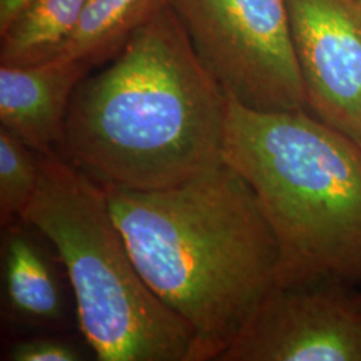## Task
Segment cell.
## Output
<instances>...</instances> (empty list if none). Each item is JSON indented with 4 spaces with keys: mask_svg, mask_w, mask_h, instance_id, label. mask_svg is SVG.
<instances>
[{
    "mask_svg": "<svg viewBox=\"0 0 361 361\" xmlns=\"http://www.w3.org/2000/svg\"><path fill=\"white\" fill-rule=\"evenodd\" d=\"M104 188L146 284L193 329L192 361H221L277 286L279 244L253 189L225 159L171 188Z\"/></svg>",
    "mask_w": 361,
    "mask_h": 361,
    "instance_id": "cell-1",
    "label": "cell"
},
{
    "mask_svg": "<svg viewBox=\"0 0 361 361\" xmlns=\"http://www.w3.org/2000/svg\"><path fill=\"white\" fill-rule=\"evenodd\" d=\"M228 95L168 3L78 85L62 157L102 186L157 190L224 161Z\"/></svg>",
    "mask_w": 361,
    "mask_h": 361,
    "instance_id": "cell-2",
    "label": "cell"
},
{
    "mask_svg": "<svg viewBox=\"0 0 361 361\" xmlns=\"http://www.w3.org/2000/svg\"><path fill=\"white\" fill-rule=\"evenodd\" d=\"M224 159L271 224L279 286L360 284V143L308 110L261 111L228 97Z\"/></svg>",
    "mask_w": 361,
    "mask_h": 361,
    "instance_id": "cell-3",
    "label": "cell"
},
{
    "mask_svg": "<svg viewBox=\"0 0 361 361\" xmlns=\"http://www.w3.org/2000/svg\"><path fill=\"white\" fill-rule=\"evenodd\" d=\"M22 221L56 250L98 360L192 361L193 329L146 284L101 183L62 155H40L38 189Z\"/></svg>",
    "mask_w": 361,
    "mask_h": 361,
    "instance_id": "cell-4",
    "label": "cell"
},
{
    "mask_svg": "<svg viewBox=\"0 0 361 361\" xmlns=\"http://www.w3.org/2000/svg\"><path fill=\"white\" fill-rule=\"evenodd\" d=\"M207 71L261 111L308 110L285 0H166Z\"/></svg>",
    "mask_w": 361,
    "mask_h": 361,
    "instance_id": "cell-5",
    "label": "cell"
},
{
    "mask_svg": "<svg viewBox=\"0 0 361 361\" xmlns=\"http://www.w3.org/2000/svg\"><path fill=\"white\" fill-rule=\"evenodd\" d=\"M221 361H361V293L340 280L277 285Z\"/></svg>",
    "mask_w": 361,
    "mask_h": 361,
    "instance_id": "cell-6",
    "label": "cell"
},
{
    "mask_svg": "<svg viewBox=\"0 0 361 361\" xmlns=\"http://www.w3.org/2000/svg\"><path fill=\"white\" fill-rule=\"evenodd\" d=\"M308 110L361 145V0H285Z\"/></svg>",
    "mask_w": 361,
    "mask_h": 361,
    "instance_id": "cell-7",
    "label": "cell"
},
{
    "mask_svg": "<svg viewBox=\"0 0 361 361\" xmlns=\"http://www.w3.org/2000/svg\"><path fill=\"white\" fill-rule=\"evenodd\" d=\"M91 66L52 59L0 66V125L40 155L62 153L71 98Z\"/></svg>",
    "mask_w": 361,
    "mask_h": 361,
    "instance_id": "cell-8",
    "label": "cell"
},
{
    "mask_svg": "<svg viewBox=\"0 0 361 361\" xmlns=\"http://www.w3.org/2000/svg\"><path fill=\"white\" fill-rule=\"evenodd\" d=\"M4 302L15 317L51 324L63 314V295L54 269L35 240L16 222L6 228L1 246Z\"/></svg>",
    "mask_w": 361,
    "mask_h": 361,
    "instance_id": "cell-9",
    "label": "cell"
},
{
    "mask_svg": "<svg viewBox=\"0 0 361 361\" xmlns=\"http://www.w3.org/2000/svg\"><path fill=\"white\" fill-rule=\"evenodd\" d=\"M87 0H28L0 31L1 65L52 61L77 27Z\"/></svg>",
    "mask_w": 361,
    "mask_h": 361,
    "instance_id": "cell-10",
    "label": "cell"
},
{
    "mask_svg": "<svg viewBox=\"0 0 361 361\" xmlns=\"http://www.w3.org/2000/svg\"><path fill=\"white\" fill-rule=\"evenodd\" d=\"M166 0H87L77 27L55 59L95 66L114 58Z\"/></svg>",
    "mask_w": 361,
    "mask_h": 361,
    "instance_id": "cell-11",
    "label": "cell"
},
{
    "mask_svg": "<svg viewBox=\"0 0 361 361\" xmlns=\"http://www.w3.org/2000/svg\"><path fill=\"white\" fill-rule=\"evenodd\" d=\"M40 178V154L0 126V222L22 221Z\"/></svg>",
    "mask_w": 361,
    "mask_h": 361,
    "instance_id": "cell-12",
    "label": "cell"
},
{
    "mask_svg": "<svg viewBox=\"0 0 361 361\" xmlns=\"http://www.w3.org/2000/svg\"><path fill=\"white\" fill-rule=\"evenodd\" d=\"M13 361H78L82 360L77 349L55 338H31L15 343L8 352Z\"/></svg>",
    "mask_w": 361,
    "mask_h": 361,
    "instance_id": "cell-13",
    "label": "cell"
},
{
    "mask_svg": "<svg viewBox=\"0 0 361 361\" xmlns=\"http://www.w3.org/2000/svg\"><path fill=\"white\" fill-rule=\"evenodd\" d=\"M28 0H0V31L22 10Z\"/></svg>",
    "mask_w": 361,
    "mask_h": 361,
    "instance_id": "cell-14",
    "label": "cell"
}]
</instances>
